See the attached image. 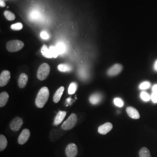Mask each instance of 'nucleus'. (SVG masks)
Instances as JSON below:
<instances>
[{
	"label": "nucleus",
	"instance_id": "1",
	"mask_svg": "<svg viewBox=\"0 0 157 157\" xmlns=\"http://www.w3.org/2000/svg\"><path fill=\"white\" fill-rule=\"evenodd\" d=\"M50 95L49 90L47 87H43L39 90L35 101L36 105L39 108L44 107Z\"/></svg>",
	"mask_w": 157,
	"mask_h": 157
},
{
	"label": "nucleus",
	"instance_id": "2",
	"mask_svg": "<svg viewBox=\"0 0 157 157\" xmlns=\"http://www.w3.org/2000/svg\"><path fill=\"white\" fill-rule=\"evenodd\" d=\"M24 47L23 42L18 40H13L8 41L6 43V49L10 52H15L22 50Z\"/></svg>",
	"mask_w": 157,
	"mask_h": 157
},
{
	"label": "nucleus",
	"instance_id": "3",
	"mask_svg": "<svg viewBox=\"0 0 157 157\" xmlns=\"http://www.w3.org/2000/svg\"><path fill=\"white\" fill-rule=\"evenodd\" d=\"M50 72V67L48 63H44L40 66L37 71V78L40 80H44L48 77Z\"/></svg>",
	"mask_w": 157,
	"mask_h": 157
},
{
	"label": "nucleus",
	"instance_id": "4",
	"mask_svg": "<svg viewBox=\"0 0 157 157\" xmlns=\"http://www.w3.org/2000/svg\"><path fill=\"white\" fill-rule=\"evenodd\" d=\"M77 116L75 113L71 114L67 120L64 122L61 126L62 129L65 130H68L72 129L75 127L77 123Z\"/></svg>",
	"mask_w": 157,
	"mask_h": 157
},
{
	"label": "nucleus",
	"instance_id": "5",
	"mask_svg": "<svg viewBox=\"0 0 157 157\" xmlns=\"http://www.w3.org/2000/svg\"><path fill=\"white\" fill-rule=\"evenodd\" d=\"M65 154L67 157H76L78 154V147L74 143L68 144L65 149Z\"/></svg>",
	"mask_w": 157,
	"mask_h": 157
},
{
	"label": "nucleus",
	"instance_id": "6",
	"mask_svg": "<svg viewBox=\"0 0 157 157\" xmlns=\"http://www.w3.org/2000/svg\"><path fill=\"white\" fill-rule=\"evenodd\" d=\"M122 69H123V67L122 65L119 63L115 64L108 70L107 75L109 76H116L121 73Z\"/></svg>",
	"mask_w": 157,
	"mask_h": 157
},
{
	"label": "nucleus",
	"instance_id": "7",
	"mask_svg": "<svg viewBox=\"0 0 157 157\" xmlns=\"http://www.w3.org/2000/svg\"><path fill=\"white\" fill-rule=\"evenodd\" d=\"M30 136V132L28 129H23L22 133L18 137L17 142L19 144L23 145L25 144L29 139Z\"/></svg>",
	"mask_w": 157,
	"mask_h": 157
},
{
	"label": "nucleus",
	"instance_id": "8",
	"mask_svg": "<svg viewBox=\"0 0 157 157\" xmlns=\"http://www.w3.org/2000/svg\"><path fill=\"white\" fill-rule=\"evenodd\" d=\"M11 78V73L8 71H4L0 75V86L4 87L8 84Z\"/></svg>",
	"mask_w": 157,
	"mask_h": 157
},
{
	"label": "nucleus",
	"instance_id": "9",
	"mask_svg": "<svg viewBox=\"0 0 157 157\" xmlns=\"http://www.w3.org/2000/svg\"><path fill=\"white\" fill-rule=\"evenodd\" d=\"M23 121L22 118L16 117L14 118L10 123V128L13 131H18L21 128Z\"/></svg>",
	"mask_w": 157,
	"mask_h": 157
},
{
	"label": "nucleus",
	"instance_id": "10",
	"mask_svg": "<svg viewBox=\"0 0 157 157\" xmlns=\"http://www.w3.org/2000/svg\"><path fill=\"white\" fill-rule=\"evenodd\" d=\"M113 128V125L110 122H107L99 126L98 132L101 135H105L109 133Z\"/></svg>",
	"mask_w": 157,
	"mask_h": 157
},
{
	"label": "nucleus",
	"instance_id": "11",
	"mask_svg": "<svg viewBox=\"0 0 157 157\" xmlns=\"http://www.w3.org/2000/svg\"><path fill=\"white\" fill-rule=\"evenodd\" d=\"M126 112L129 117L132 119H139L140 117L139 112L134 107H128L126 108Z\"/></svg>",
	"mask_w": 157,
	"mask_h": 157
},
{
	"label": "nucleus",
	"instance_id": "12",
	"mask_svg": "<svg viewBox=\"0 0 157 157\" xmlns=\"http://www.w3.org/2000/svg\"><path fill=\"white\" fill-rule=\"evenodd\" d=\"M28 81V76L26 73H21L18 79V86L21 89L26 87Z\"/></svg>",
	"mask_w": 157,
	"mask_h": 157
},
{
	"label": "nucleus",
	"instance_id": "13",
	"mask_svg": "<svg viewBox=\"0 0 157 157\" xmlns=\"http://www.w3.org/2000/svg\"><path fill=\"white\" fill-rule=\"evenodd\" d=\"M64 90H65L64 87L61 86L58 90H56L55 94L53 97V101L55 103H58L59 101H60L61 98L62 94L63 93Z\"/></svg>",
	"mask_w": 157,
	"mask_h": 157
},
{
	"label": "nucleus",
	"instance_id": "14",
	"mask_svg": "<svg viewBox=\"0 0 157 157\" xmlns=\"http://www.w3.org/2000/svg\"><path fill=\"white\" fill-rule=\"evenodd\" d=\"M67 115V112L65 111H59L56 115V117L54 119V124L56 125H58L61 124L64 119L65 117Z\"/></svg>",
	"mask_w": 157,
	"mask_h": 157
},
{
	"label": "nucleus",
	"instance_id": "15",
	"mask_svg": "<svg viewBox=\"0 0 157 157\" xmlns=\"http://www.w3.org/2000/svg\"><path fill=\"white\" fill-rule=\"evenodd\" d=\"M102 97L100 93H95L91 95L90 97V102L93 105H97L101 101Z\"/></svg>",
	"mask_w": 157,
	"mask_h": 157
},
{
	"label": "nucleus",
	"instance_id": "16",
	"mask_svg": "<svg viewBox=\"0 0 157 157\" xmlns=\"http://www.w3.org/2000/svg\"><path fill=\"white\" fill-rule=\"evenodd\" d=\"M9 99V95L6 92H2L0 94V107H4Z\"/></svg>",
	"mask_w": 157,
	"mask_h": 157
},
{
	"label": "nucleus",
	"instance_id": "17",
	"mask_svg": "<svg viewBox=\"0 0 157 157\" xmlns=\"http://www.w3.org/2000/svg\"><path fill=\"white\" fill-rule=\"evenodd\" d=\"M8 145V141L5 136L0 135V151H4Z\"/></svg>",
	"mask_w": 157,
	"mask_h": 157
},
{
	"label": "nucleus",
	"instance_id": "18",
	"mask_svg": "<svg viewBox=\"0 0 157 157\" xmlns=\"http://www.w3.org/2000/svg\"><path fill=\"white\" fill-rule=\"evenodd\" d=\"M58 69L62 72H70L72 71V67L71 66L67 64H65V63H61L59 64L58 66Z\"/></svg>",
	"mask_w": 157,
	"mask_h": 157
},
{
	"label": "nucleus",
	"instance_id": "19",
	"mask_svg": "<svg viewBox=\"0 0 157 157\" xmlns=\"http://www.w3.org/2000/svg\"><path fill=\"white\" fill-rule=\"evenodd\" d=\"M41 54H43V56H45V58H52L50 49L47 47V45H44L42 47V48L41 49Z\"/></svg>",
	"mask_w": 157,
	"mask_h": 157
},
{
	"label": "nucleus",
	"instance_id": "20",
	"mask_svg": "<svg viewBox=\"0 0 157 157\" xmlns=\"http://www.w3.org/2000/svg\"><path fill=\"white\" fill-rule=\"evenodd\" d=\"M139 157H151L150 152L146 147L141 148L139 151Z\"/></svg>",
	"mask_w": 157,
	"mask_h": 157
},
{
	"label": "nucleus",
	"instance_id": "21",
	"mask_svg": "<svg viewBox=\"0 0 157 157\" xmlns=\"http://www.w3.org/2000/svg\"><path fill=\"white\" fill-rule=\"evenodd\" d=\"M77 89H78V84L75 82H72L69 86L68 93L69 94H73L76 91Z\"/></svg>",
	"mask_w": 157,
	"mask_h": 157
},
{
	"label": "nucleus",
	"instance_id": "22",
	"mask_svg": "<svg viewBox=\"0 0 157 157\" xmlns=\"http://www.w3.org/2000/svg\"><path fill=\"white\" fill-rule=\"evenodd\" d=\"M4 15L6 17V19L10 21H12L15 19V15L13 13L10 11H5L4 12Z\"/></svg>",
	"mask_w": 157,
	"mask_h": 157
},
{
	"label": "nucleus",
	"instance_id": "23",
	"mask_svg": "<svg viewBox=\"0 0 157 157\" xmlns=\"http://www.w3.org/2000/svg\"><path fill=\"white\" fill-rule=\"evenodd\" d=\"M140 98L143 101L147 102L151 100V95L146 91H142L140 93Z\"/></svg>",
	"mask_w": 157,
	"mask_h": 157
},
{
	"label": "nucleus",
	"instance_id": "24",
	"mask_svg": "<svg viewBox=\"0 0 157 157\" xmlns=\"http://www.w3.org/2000/svg\"><path fill=\"white\" fill-rule=\"evenodd\" d=\"M56 47L59 55L62 54L65 51V46L62 43H58Z\"/></svg>",
	"mask_w": 157,
	"mask_h": 157
},
{
	"label": "nucleus",
	"instance_id": "25",
	"mask_svg": "<svg viewBox=\"0 0 157 157\" xmlns=\"http://www.w3.org/2000/svg\"><path fill=\"white\" fill-rule=\"evenodd\" d=\"M12 30L15 31H19L22 30L23 28V25L22 23L18 22L12 25L11 26Z\"/></svg>",
	"mask_w": 157,
	"mask_h": 157
},
{
	"label": "nucleus",
	"instance_id": "26",
	"mask_svg": "<svg viewBox=\"0 0 157 157\" xmlns=\"http://www.w3.org/2000/svg\"><path fill=\"white\" fill-rule=\"evenodd\" d=\"M151 86V84L148 81H145V82H143L139 85V89L140 90H146V89H148V88H150Z\"/></svg>",
	"mask_w": 157,
	"mask_h": 157
},
{
	"label": "nucleus",
	"instance_id": "27",
	"mask_svg": "<svg viewBox=\"0 0 157 157\" xmlns=\"http://www.w3.org/2000/svg\"><path fill=\"white\" fill-rule=\"evenodd\" d=\"M113 103L117 107H120V108L124 107V101L121 98H115L113 100Z\"/></svg>",
	"mask_w": 157,
	"mask_h": 157
},
{
	"label": "nucleus",
	"instance_id": "28",
	"mask_svg": "<svg viewBox=\"0 0 157 157\" xmlns=\"http://www.w3.org/2000/svg\"><path fill=\"white\" fill-rule=\"evenodd\" d=\"M49 49L50 51L51 54V56H52V58H56L59 55L56 46L55 47L51 46L49 48Z\"/></svg>",
	"mask_w": 157,
	"mask_h": 157
},
{
	"label": "nucleus",
	"instance_id": "29",
	"mask_svg": "<svg viewBox=\"0 0 157 157\" xmlns=\"http://www.w3.org/2000/svg\"><path fill=\"white\" fill-rule=\"evenodd\" d=\"M40 37L44 40H48L50 38V35L45 31H42L40 33Z\"/></svg>",
	"mask_w": 157,
	"mask_h": 157
},
{
	"label": "nucleus",
	"instance_id": "30",
	"mask_svg": "<svg viewBox=\"0 0 157 157\" xmlns=\"http://www.w3.org/2000/svg\"><path fill=\"white\" fill-rule=\"evenodd\" d=\"M151 100L152 101L154 104H156V103H157V93H152V94L151 95Z\"/></svg>",
	"mask_w": 157,
	"mask_h": 157
},
{
	"label": "nucleus",
	"instance_id": "31",
	"mask_svg": "<svg viewBox=\"0 0 157 157\" xmlns=\"http://www.w3.org/2000/svg\"><path fill=\"white\" fill-rule=\"evenodd\" d=\"M152 93H157V84H154L152 87Z\"/></svg>",
	"mask_w": 157,
	"mask_h": 157
},
{
	"label": "nucleus",
	"instance_id": "32",
	"mask_svg": "<svg viewBox=\"0 0 157 157\" xmlns=\"http://www.w3.org/2000/svg\"><path fill=\"white\" fill-rule=\"evenodd\" d=\"M6 6V2L3 0H0V6H1V7H5Z\"/></svg>",
	"mask_w": 157,
	"mask_h": 157
},
{
	"label": "nucleus",
	"instance_id": "33",
	"mask_svg": "<svg viewBox=\"0 0 157 157\" xmlns=\"http://www.w3.org/2000/svg\"><path fill=\"white\" fill-rule=\"evenodd\" d=\"M153 69H154V70L155 72H157V59L155 61L154 63Z\"/></svg>",
	"mask_w": 157,
	"mask_h": 157
}]
</instances>
